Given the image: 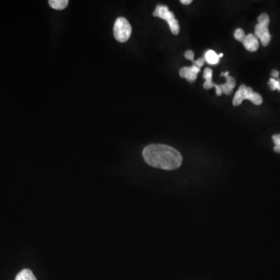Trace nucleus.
<instances>
[{"label":"nucleus","mask_w":280,"mask_h":280,"mask_svg":"<svg viewBox=\"0 0 280 280\" xmlns=\"http://www.w3.org/2000/svg\"><path fill=\"white\" fill-rule=\"evenodd\" d=\"M145 161L154 168L172 171L180 168L182 156L174 147L163 144L149 145L143 151Z\"/></svg>","instance_id":"obj_1"},{"label":"nucleus","mask_w":280,"mask_h":280,"mask_svg":"<svg viewBox=\"0 0 280 280\" xmlns=\"http://www.w3.org/2000/svg\"><path fill=\"white\" fill-rule=\"evenodd\" d=\"M251 100L255 105H260L263 101V97L259 93H255L252 88L246 87L243 84L235 93L233 104L234 106H239L243 100Z\"/></svg>","instance_id":"obj_2"},{"label":"nucleus","mask_w":280,"mask_h":280,"mask_svg":"<svg viewBox=\"0 0 280 280\" xmlns=\"http://www.w3.org/2000/svg\"><path fill=\"white\" fill-rule=\"evenodd\" d=\"M258 21L259 23L257 25L255 26V35L261 41V43L263 46H268L271 41V34L269 30L270 16L266 13H263L258 18Z\"/></svg>","instance_id":"obj_3"},{"label":"nucleus","mask_w":280,"mask_h":280,"mask_svg":"<svg viewBox=\"0 0 280 280\" xmlns=\"http://www.w3.org/2000/svg\"><path fill=\"white\" fill-rule=\"evenodd\" d=\"M153 15L156 17H160L163 20H166L169 24L172 34L175 35H178L179 34L180 26H179V20L175 18V14L172 13V11H170L169 8L167 5H157Z\"/></svg>","instance_id":"obj_4"},{"label":"nucleus","mask_w":280,"mask_h":280,"mask_svg":"<svg viewBox=\"0 0 280 280\" xmlns=\"http://www.w3.org/2000/svg\"><path fill=\"white\" fill-rule=\"evenodd\" d=\"M132 34V27L125 17H118L114 25V38L119 42L128 41Z\"/></svg>","instance_id":"obj_5"},{"label":"nucleus","mask_w":280,"mask_h":280,"mask_svg":"<svg viewBox=\"0 0 280 280\" xmlns=\"http://www.w3.org/2000/svg\"><path fill=\"white\" fill-rule=\"evenodd\" d=\"M203 78L205 80V84H204L203 88L205 89L209 90L211 88H216V93L217 96H221L222 91L221 88H220V85H217V84H215L214 83H212V70L210 68L205 69L204 70Z\"/></svg>","instance_id":"obj_6"},{"label":"nucleus","mask_w":280,"mask_h":280,"mask_svg":"<svg viewBox=\"0 0 280 280\" xmlns=\"http://www.w3.org/2000/svg\"><path fill=\"white\" fill-rule=\"evenodd\" d=\"M200 72V69L193 65L191 67H184L180 70L181 77L186 79L188 82L193 83L196 81L197 74Z\"/></svg>","instance_id":"obj_7"},{"label":"nucleus","mask_w":280,"mask_h":280,"mask_svg":"<svg viewBox=\"0 0 280 280\" xmlns=\"http://www.w3.org/2000/svg\"><path fill=\"white\" fill-rule=\"evenodd\" d=\"M242 43L247 50L249 51V52H256L259 48V39L253 34H249L246 35Z\"/></svg>","instance_id":"obj_8"},{"label":"nucleus","mask_w":280,"mask_h":280,"mask_svg":"<svg viewBox=\"0 0 280 280\" xmlns=\"http://www.w3.org/2000/svg\"><path fill=\"white\" fill-rule=\"evenodd\" d=\"M226 79H227V83L220 85V88H221L222 93L230 95L233 93V90L235 88L236 81L234 77H230V76L226 77Z\"/></svg>","instance_id":"obj_9"},{"label":"nucleus","mask_w":280,"mask_h":280,"mask_svg":"<svg viewBox=\"0 0 280 280\" xmlns=\"http://www.w3.org/2000/svg\"><path fill=\"white\" fill-rule=\"evenodd\" d=\"M204 58H205V62L209 63V65H217L220 63V58L214 51H207Z\"/></svg>","instance_id":"obj_10"},{"label":"nucleus","mask_w":280,"mask_h":280,"mask_svg":"<svg viewBox=\"0 0 280 280\" xmlns=\"http://www.w3.org/2000/svg\"><path fill=\"white\" fill-rule=\"evenodd\" d=\"M15 280H37V279L34 277V273L31 270L25 269L18 273Z\"/></svg>","instance_id":"obj_11"},{"label":"nucleus","mask_w":280,"mask_h":280,"mask_svg":"<svg viewBox=\"0 0 280 280\" xmlns=\"http://www.w3.org/2000/svg\"><path fill=\"white\" fill-rule=\"evenodd\" d=\"M48 3L50 5L51 7L53 8L54 9L62 10L68 5L69 1H67V0H50Z\"/></svg>","instance_id":"obj_12"},{"label":"nucleus","mask_w":280,"mask_h":280,"mask_svg":"<svg viewBox=\"0 0 280 280\" xmlns=\"http://www.w3.org/2000/svg\"><path fill=\"white\" fill-rule=\"evenodd\" d=\"M245 33L242 29L241 28H237V30H235V32H234V38L237 41H241V42H243L244 40H245Z\"/></svg>","instance_id":"obj_13"},{"label":"nucleus","mask_w":280,"mask_h":280,"mask_svg":"<svg viewBox=\"0 0 280 280\" xmlns=\"http://www.w3.org/2000/svg\"><path fill=\"white\" fill-rule=\"evenodd\" d=\"M269 85H270V89L272 91H276V90H278L280 91V79L278 80H276L274 78H271L270 80V82H269Z\"/></svg>","instance_id":"obj_14"},{"label":"nucleus","mask_w":280,"mask_h":280,"mask_svg":"<svg viewBox=\"0 0 280 280\" xmlns=\"http://www.w3.org/2000/svg\"><path fill=\"white\" fill-rule=\"evenodd\" d=\"M273 140L275 143L274 147V151L277 153H280V134H277L273 136Z\"/></svg>","instance_id":"obj_15"},{"label":"nucleus","mask_w":280,"mask_h":280,"mask_svg":"<svg viewBox=\"0 0 280 280\" xmlns=\"http://www.w3.org/2000/svg\"><path fill=\"white\" fill-rule=\"evenodd\" d=\"M205 58H201V59H198L197 61H194V66H196L198 68H201L202 66H204V63H205Z\"/></svg>","instance_id":"obj_16"},{"label":"nucleus","mask_w":280,"mask_h":280,"mask_svg":"<svg viewBox=\"0 0 280 280\" xmlns=\"http://www.w3.org/2000/svg\"><path fill=\"white\" fill-rule=\"evenodd\" d=\"M194 54L192 51L188 50L185 53V57L187 59H189V60L193 61L194 62Z\"/></svg>","instance_id":"obj_17"},{"label":"nucleus","mask_w":280,"mask_h":280,"mask_svg":"<svg viewBox=\"0 0 280 280\" xmlns=\"http://www.w3.org/2000/svg\"><path fill=\"white\" fill-rule=\"evenodd\" d=\"M279 76H280V73L277 70H273L272 71V78H279Z\"/></svg>","instance_id":"obj_18"},{"label":"nucleus","mask_w":280,"mask_h":280,"mask_svg":"<svg viewBox=\"0 0 280 280\" xmlns=\"http://www.w3.org/2000/svg\"><path fill=\"white\" fill-rule=\"evenodd\" d=\"M181 2H182V4H184V5H189V4L192 2V1H191V0H182Z\"/></svg>","instance_id":"obj_19"},{"label":"nucleus","mask_w":280,"mask_h":280,"mask_svg":"<svg viewBox=\"0 0 280 280\" xmlns=\"http://www.w3.org/2000/svg\"><path fill=\"white\" fill-rule=\"evenodd\" d=\"M227 76H229V72H226V73H224V77H227Z\"/></svg>","instance_id":"obj_20"},{"label":"nucleus","mask_w":280,"mask_h":280,"mask_svg":"<svg viewBox=\"0 0 280 280\" xmlns=\"http://www.w3.org/2000/svg\"><path fill=\"white\" fill-rule=\"evenodd\" d=\"M218 56H219V58L223 57V53H220V55H218Z\"/></svg>","instance_id":"obj_21"}]
</instances>
